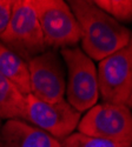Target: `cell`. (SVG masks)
Masks as SVG:
<instances>
[{
	"instance_id": "6da1fadb",
	"label": "cell",
	"mask_w": 132,
	"mask_h": 147,
	"mask_svg": "<svg viewBox=\"0 0 132 147\" xmlns=\"http://www.w3.org/2000/svg\"><path fill=\"white\" fill-rule=\"evenodd\" d=\"M70 8L79 24L83 52L92 60H103L126 46L132 32L102 11L94 1L70 0Z\"/></svg>"
},
{
	"instance_id": "7a4b0ae2",
	"label": "cell",
	"mask_w": 132,
	"mask_h": 147,
	"mask_svg": "<svg viewBox=\"0 0 132 147\" xmlns=\"http://www.w3.org/2000/svg\"><path fill=\"white\" fill-rule=\"evenodd\" d=\"M0 42L27 63L46 51L40 24L31 0H13L11 19L0 34Z\"/></svg>"
},
{
	"instance_id": "3957f363",
	"label": "cell",
	"mask_w": 132,
	"mask_h": 147,
	"mask_svg": "<svg viewBox=\"0 0 132 147\" xmlns=\"http://www.w3.org/2000/svg\"><path fill=\"white\" fill-rule=\"evenodd\" d=\"M60 54L67 67V102L80 113L89 111L99 99L98 74L93 60L79 47L63 48Z\"/></svg>"
},
{
	"instance_id": "277c9868",
	"label": "cell",
	"mask_w": 132,
	"mask_h": 147,
	"mask_svg": "<svg viewBox=\"0 0 132 147\" xmlns=\"http://www.w3.org/2000/svg\"><path fill=\"white\" fill-rule=\"evenodd\" d=\"M31 4L37 13L46 48L77 47L81 38L80 27L66 1L31 0Z\"/></svg>"
},
{
	"instance_id": "5b68a950",
	"label": "cell",
	"mask_w": 132,
	"mask_h": 147,
	"mask_svg": "<svg viewBox=\"0 0 132 147\" xmlns=\"http://www.w3.org/2000/svg\"><path fill=\"white\" fill-rule=\"evenodd\" d=\"M80 119L81 113L65 99L58 102H47L37 99L32 94L25 96L21 120L49 133L60 142L73 133Z\"/></svg>"
},
{
	"instance_id": "8992f818",
	"label": "cell",
	"mask_w": 132,
	"mask_h": 147,
	"mask_svg": "<svg viewBox=\"0 0 132 147\" xmlns=\"http://www.w3.org/2000/svg\"><path fill=\"white\" fill-rule=\"evenodd\" d=\"M77 128L85 136L132 145V112L124 105H94L80 119Z\"/></svg>"
},
{
	"instance_id": "52a82bcc",
	"label": "cell",
	"mask_w": 132,
	"mask_h": 147,
	"mask_svg": "<svg viewBox=\"0 0 132 147\" xmlns=\"http://www.w3.org/2000/svg\"><path fill=\"white\" fill-rule=\"evenodd\" d=\"M97 74L103 102L127 106L132 93V35L126 46L99 61Z\"/></svg>"
},
{
	"instance_id": "ba28073f",
	"label": "cell",
	"mask_w": 132,
	"mask_h": 147,
	"mask_svg": "<svg viewBox=\"0 0 132 147\" xmlns=\"http://www.w3.org/2000/svg\"><path fill=\"white\" fill-rule=\"evenodd\" d=\"M30 88L33 96L47 102H58L66 92V72L63 59L54 50L31 59L28 63Z\"/></svg>"
},
{
	"instance_id": "9c48e42d",
	"label": "cell",
	"mask_w": 132,
	"mask_h": 147,
	"mask_svg": "<svg viewBox=\"0 0 132 147\" xmlns=\"http://www.w3.org/2000/svg\"><path fill=\"white\" fill-rule=\"evenodd\" d=\"M0 147H62V142L21 119H11L0 127Z\"/></svg>"
},
{
	"instance_id": "30bf717a",
	"label": "cell",
	"mask_w": 132,
	"mask_h": 147,
	"mask_svg": "<svg viewBox=\"0 0 132 147\" xmlns=\"http://www.w3.org/2000/svg\"><path fill=\"white\" fill-rule=\"evenodd\" d=\"M0 74L8 79L25 96L31 93L27 63L1 42H0Z\"/></svg>"
},
{
	"instance_id": "8fae6325",
	"label": "cell",
	"mask_w": 132,
	"mask_h": 147,
	"mask_svg": "<svg viewBox=\"0 0 132 147\" xmlns=\"http://www.w3.org/2000/svg\"><path fill=\"white\" fill-rule=\"evenodd\" d=\"M25 95L4 76L0 74V119H21Z\"/></svg>"
},
{
	"instance_id": "7c38bea8",
	"label": "cell",
	"mask_w": 132,
	"mask_h": 147,
	"mask_svg": "<svg viewBox=\"0 0 132 147\" xmlns=\"http://www.w3.org/2000/svg\"><path fill=\"white\" fill-rule=\"evenodd\" d=\"M94 4L119 24L132 21V0H95Z\"/></svg>"
},
{
	"instance_id": "4fadbf2b",
	"label": "cell",
	"mask_w": 132,
	"mask_h": 147,
	"mask_svg": "<svg viewBox=\"0 0 132 147\" xmlns=\"http://www.w3.org/2000/svg\"><path fill=\"white\" fill-rule=\"evenodd\" d=\"M132 145L117 142L98 137H90L76 132L62 141V147H131Z\"/></svg>"
},
{
	"instance_id": "5bb4252c",
	"label": "cell",
	"mask_w": 132,
	"mask_h": 147,
	"mask_svg": "<svg viewBox=\"0 0 132 147\" xmlns=\"http://www.w3.org/2000/svg\"><path fill=\"white\" fill-rule=\"evenodd\" d=\"M13 0H0V34H1L8 25L12 14Z\"/></svg>"
},
{
	"instance_id": "9a60e30c",
	"label": "cell",
	"mask_w": 132,
	"mask_h": 147,
	"mask_svg": "<svg viewBox=\"0 0 132 147\" xmlns=\"http://www.w3.org/2000/svg\"><path fill=\"white\" fill-rule=\"evenodd\" d=\"M127 107H129V108H132V93H131V96H130V100H129Z\"/></svg>"
},
{
	"instance_id": "2e32d148",
	"label": "cell",
	"mask_w": 132,
	"mask_h": 147,
	"mask_svg": "<svg viewBox=\"0 0 132 147\" xmlns=\"http://www.w3.org/2000/svg\"><path fill=\"white\" fill-rule=\"evenodd\" d=\"M0 127H1V119H0Z\"/></svg>"
},
{
	"instance_id": "e0dca14e",
	"label": "cell",
	"mask_w": 132,
	"mask_h": 147,
	"mask_svg": "<svg viewBox=\"0 0 132 147\" xmlns=\"http://www.w3.org/2000/svg\"><path fill=\"white\" fill-rule=\"evenodd\" d=\"M131 147H132V146H131Z\"/></svg>"
}]
</instances>
